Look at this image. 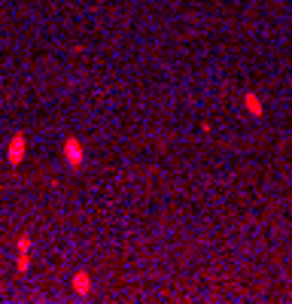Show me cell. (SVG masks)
<instances>
[{
    "instance_id": "obj_1",
    "label": "cell",
    "mask_w": 292,
    "mask_h": 304,
    "mask_svg": "<svg viewBox=\"0 0 292 304\" xmlns=\"http://www.w3.org/2000/svg\"><path fill=\"white\" fill-rule=\"evenodd\" d=\"M64 158H67L73 168L82 164V146H80L76 137H67V140H64Z\"/></svg>"
},
{
    "instance_id": "obj_2",
    "label": "cell",
    "mask_w": 292,
    "mask_h": 304,
    "mask_svg": "<svg viewBox=\"0 0 292 304\" xmlns=\"http://www.w3.org/2000/svg\"><path fill=\"white\" fill-rule=\"evenodd\" d=\"M24 158V134H16L10 143V164H18Z\"/></svg>"
},
{
    "instance_id": "obj_3",
    "label": "cell",
    "mask_w": 292,
    "mask_h": 304,
    "mask_svg": "<svg viewBox=\"0 0 292 304\" xmlns=\"http://www.w3.org/2000/svg\"><path fill=\"white\" fill-rule=\"evenodd\" d=\"M73 292H76V295H88L92 292V283H88V274L86 271L73 274Z\"/></svg>"
},
{
    "instance_id": "obj_4",
    "label": "cell",
    "mask_w": 292,
    "mask_h": 304,
    "mask_svg": "<svg viewBox=\"0 0 292 304\" xmlns=\"http://www.w3.org/2000/svg\"><path fill=\"white\" fill-rule=\"evenodd\" d=\"M244 104H246V110L252 112V116H262V112H265V110H262V100L256 98L252 92H246V94H244Z\"/></svg>"
},
{
    "instance_id": "obj_5",
    "label": "cell",
    "mask_w": 292,
    "mask_h": 304,
    "mask_svg": "<svg viewBox=\"0 0 292 304\" xmlns=\"http://www.w3.org/2000/svg\"><path fill=\"white\" fill-rule=\"evenodd\" d=\"M30 268V258H28V252H18V271H28Z\"/></svg>"
}]
</instances>
